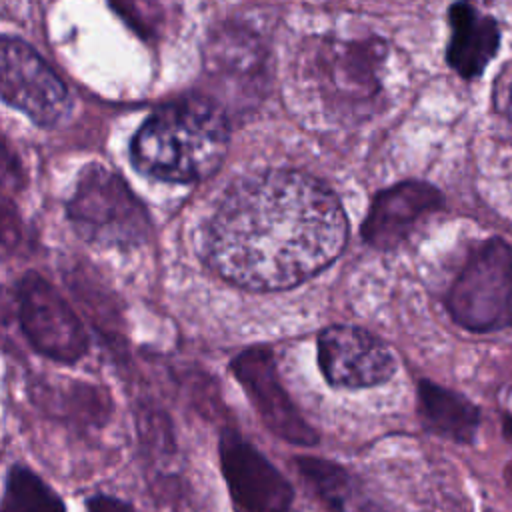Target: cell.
Wrapping results in <instances>:
<instances>
[{
  "label": "cell",
  "instance_id": "obj_2",
  "mask_svg": "<svg viewBox=\"0 0 512 512\" xmlns=\"http://www.w3.org/2000/svg\"><path fill=\"white\" fill-rule=\"evenodd\" d=\"M228 122L212 102L182 98L154 110L130 144L136 170L166 182L210 176L228 150Z\"/></svg>",
  "mask_w": 512,
  "mask_h": 512
},
{
  "label": "cell",
  "instance_id": "obj_12",
  "mask_svg": "<svg viewBox=\"0 0 512 512\" xmlns=\"http://www.w3.org/2000/svg\"><path fill=\"white\" fill-rule=\"evenodd\" d=\"M418 414L426 430L460 444L474 442L480 424V412L468 398L430 380L418 382Z\"/></svg>",
  "mask_w": 512,
  "mask_h": 512
},
{
  "label": "cell",
  "instance_id": "obj_19",
  "mask_svg": "<svg viewBox=\"0 0 512 512\" xmlns=\"http://www.w3.org/2000/svg\"><path fill=\"white\" fill-rule=\"evenodd\" d=\"M504 432H506V436L512 440V418H506V420H504ZM506 482L512 486V462H510L508 468H506Z\"/></svg>",
  "mask_w": 512,
  "mask_h": 512
},
{
  "label": "cell",
  "instance_id": "obj_6",
  "mask_svg": "<svg viewBox=\"0 0 512 512\" xmlns=\"http://www.w3.org/2000/svg\"><path fill=\"white\" fill-rule=\"evenodd\" d=\"M0 98L40 126H56L70 112V94L46 60L26 42L0 34Z\"/></svg>",
  "mask_w": 512,
  "mask_h": 512
},
{
  "label": "cell",
  "instance_id": "obj_4",
  "mask_svg": "<svg viewBox=\"0 0 512 512\" xmlns=\"http://www.w3.org/2000/svg\"><path fill=\"white\" fill-rule=\"evenodd\" d=\"M452 318L472 332L512 328V248L492 238L466 262L448 294Z\"/></svg>",
  "mask_w": 512,
  "mask_h": 512
},
{
  "label": "cell",
  "instance_id": "obj_7",
  "mask_svg": "<svg viewBox=\"0 0 512 512\" xmlns=\"http://www.w3.org/2000/svg\"><path fill=\"white\" fill-rule=\"evenodd\" d=\"M218 454L228 492L242 512H288L294 490L260 450L226 430L220 436Z\"/></svg>",
  "mask_w": 512,
  "mask_h": 512
},
{
  "label": "cell",
  "instance_id": "obj_9",
  "mask_svg": "<svg viewBox=\"0 0 512 512\" xmlns=\"http://www.w3.org/2000/svg\"><path fill=\"white\" fill-rule=\"evenodd\" d=\"M230 370L246 390L262 422L278 438L298 446H312L318 442V434L302 418L292 398L286 394L278 378L274 358L268 350H244L232 360Z\"/></svg>",
  "mask_w": 512,
  "mask_h": 512
},
{
  "label": "cell",
  "instance_id": "obj_14",
  "mask_svg": "<svg viewBox=\"0 0 512 512\" xmlns=\"http://www.w3.org/2000/svg\"><path fill=\"white\" fill-rule=\"evenodd\" d=\"M0 512H66V504L34 470L14 464L6 474Z\"/></svg>",
  "mask_w": 512,
  "mask_h": 512
},
{
  "label": "cell",
  "instance_id": "obj_3",
  "mask_svg": "<svg viewBox=\"0 0 512 512\" xmlns=\"http://www.w3.org/2000/svg\"><path fill=\"white\" fill-rule=\"evenodd\" d=\"M66 214L76 232L100 248L128 250L150 234L144 204L118 172L96 162L78 174Z\"/></svg>",
  "mask_w": 512,
  "mask_h": 512
},
{
  "label": "cell",
  "instance_id": "obj_17",
  "mask_svg": "<svg viewBox=\"0 0 512 512\" xmlns=\"http://www.w3.org/2000/svg\"><path fill=\"white\" fill-rule=\"evenodd\" d=\"M492 100L496 110L512 122V60L496 76Z\"/></svg>",
  "mask_w": 512,
  "mask_h": 512
},
{
  "label": "cell",
  "instance_id": "obj_18",
  "mask_svg": "<svg viewBox=\"0 0 512 512\" xmlns=\"http://www.w3.org/2000/svg\"><path fill=\"white\" fill-rule=\"evenodd\" d=\"M88 512H134L130 502H124L116 496L108 494H94L86 500Z\"/></svg>",
  "mask_w": 512,
  "mask_h": 512
},
{
  "label": "cell",
  "instance_id": "obj_8",
  "mask_svg": "<svg viewBox=\"0 0 512 512\" xmlns=\"http://www.w3.org/2000/svg\"><path fill=\"white\" fill-rule=\"evenodd\" d=\"M318 364L336 388H370L396 372L392 350L356 326H330L318 336Z\"/></svg>",
  "mask_w": 512,
  "mask_h": 512
},
{
  "label": "cell",
  "instance_id": "obj_13",
  "mask_svg": "<svg viewBox=\"0 0 512 512\" xmlns=\"http://www.w3.org/2000/svg\"><path fill=\"white\" fill-rule=\"evenodd\" d=\"M294 464L302 478L334 512H386L362 490L360 482L344 466L316 456H298Z\"/></svg>",
  "mask_w": 512,
  "mask_h": 512
},
{
  "label": "cell",
  "instance_id": "obj_5",
  "mask_svg": "<svg viewBox=\"0 0 512 512\" xmlns=\"http://www.w3.org/2000/svg\"><path fill=\"white\" fill-rule=\"evenodd\" d=\"M18 324L36 352L74 364L88 352V336L64 296L40 274L30 272L16 288Z\"/></svg>",
  "mask_w": 512,
  "mask_h": 512
},
{
  "label": "cell",
  "instance_id": "obj_1",
  "mask_svg": "<svg viewBox=\"0 0 512 512\" xmlns=\"http://www.w3.org/2000/svg\"><path fill=\"white\" fill-rule=\"evenodd\" d=\"M336 194L310 174L268 170L236 182L206 228L208 264L250 290H284L336 260L346 242Z\"/></svg>",
  "mask_w": 512,
  "mask_h": 512
},
{
  "label": "cell",
  "instance_id": "obj_16",
  "mask_svg": "<svg viewBox=\"0 0 512 512\" xmlns=\"http://www.w3.org/2000/svg\"><path fill=\"white\" fill-rule=\"evenodd\" d=\"M24 182V172L16 152L10 144L0 136V188L16 190Z\"/></svg>",
  "mask_w": 512,
  "mask_h": 512
},
{
  "label": "cell",
  "instance_id": "obj_11",
  "mask_svg": "<svg viewBox=\"0 0 512 512\" xmlns=\"http://www.w3.org/2000/svg\"><path fill=\"white\" fill-rule=\"evenodd\" d=\"M450 42L446 60L462 78H476L496 56L500 46V28L494 16L472 4L458 2L448 10Z\"/></svg>",
  "mask_w": 512,
  "mask_h": 512
},
{
  "label": "cell",
  "instance_id": "obj_10",
  "mask_svg": "<svg viewBox=\"0 0 512 512\" xmlns=\"http://www.w3.org/2000/svg\"><path fill=\"white\" fill-rule=\"evenodd\" d=\"M442 204L440 190L428 182L406 180L394 184L374 196L362 236L378 250L396 248L426 214L438 210Z\"/></svg>",
  "mask_w": 512,
  "mask_h": 512
},
{
  "label": "cell",
  "instance_id": "obj_15",
  "mask_svg": "<svg viewBox=\"0 0 512 512\" xmlns=\"http://www.w3.org/2000/svg\"><path fill=\"white\" fill-rule=\"evenodd\" d=\"M22 242V220L14 202L0 192V244L16 248Z\"/></svg>",
  "mask_w": 512,
  "mask_h": 512
}]
</instances>
